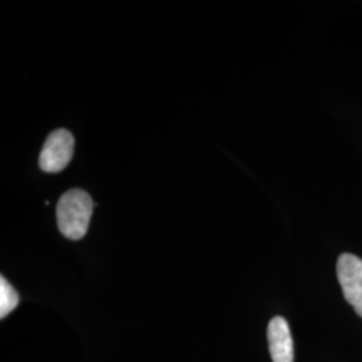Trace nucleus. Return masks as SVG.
I'll return each mask as SVG.
<instances>
[{
    "label": "nucleus",
    "mask_w": 362,
    "mask_h": 362,
    "mask_svg": "<svg viewBox=\"0 0 362 362\" xmlns=\"http://www.w3.org/2000/svg\"><path fill=\"white\" fill-rule=\"evenodd\" d=\"M74 155V137L66 129L52 132L39 156V167L49 173H58L69 165Z\"/></svg>",
    "instance_id": "nucleus-2"
},
{
    "label": "nucleus",
    "mask_w": 362,
    "mask_h": 362,
    "mask_svg": "<svg viewBox=\"0 0 362 362\" xmlns=\"http://www.w3.org/2000/svg\"><path fill=\"white\" fill-rule=\"evenodd\" d=\"M337 276L346 300L362 317V259L342 254L337 263Z\"/></svg>",
    "instance_id": "nucleus-3"
},
{
    "label": "nucleus",
    "mask_w": 362,
    "mask_h": 362,
    "mask_svg": "<svg viewBox=\"0 0 362 362\" xmlns=\"http://www.w3.org/2000/svg\"><path fill=\"white\" fill-rule=\"evenodd\" d=\"M94 203L90 194L74 188L61 196L57 206L58 228L71 240L82 239L89 228Z\"/></svg>",
    "instance_id": "nucleus-1"
},
{
    "label": "nucleus",
    "mask_w": 362,
    "mask_h": 362,
    "mask_svg": "<svg viewBox=\"0 0 362 362\" xmlns=\"http://www.w3.org/2000/svg\"><path fill=\"white\" fill-rule=\"evenodd\" d=\"M272 362H294V345L290 327L282 317H274L267 329Z\"/></svg>",
    "instance_id": "nucleus-4"
},
{
    "label": "nucleus",
    "mask_w": 362,
    "mask_h": 362,
    "mask_svg": "<svg viewBox=\"0 0 362 362\" xmlns=\"http://www.w3.org/2000/svg\"><path fill=\"white\" fill-rule=\"evenodd\" d=\"M19 296L13 290L10 282L1 276L0 278V318H4L18 306Z\"/></svg>",
    "instance_id": "nucleus-5"
}]
</instances>
